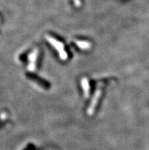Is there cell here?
I'll list each match as a JSON object with an SVG mask.
<instances>
[{
  "label": "cell",
  "instance_id": "obj_1",
  "mask_svg": "<svg viewBox=\"0 0 149 150\" xmlns=\"http://www.w3.org/2000/svg\"><path fill=\"white\" fill-rule=\"evenodd\" d=\"M47 39L48 40V41L50 42V44H52L56 50H58L59 53V56H60V58L63 60L67 59V53L64 50V46L63 45V44H61L60 42L57 41L54 38L50 37H47Z\"/></svg>",
  "mask_w": 149,
  "mask_h": 150
},
{
  "label": "cell",
  "instance_id": "obj_2",
  "mask_svg": "<svg viewBox=\"0 0 149 150\" xmlns=\"http://www.w3.org/2000/svg\"><path fill=\"white\" fill-rule=\"evenodd\" d=\"M100 93H101V91H99V90H97V91L96 92V94H95L94 98L93 101H92V102H91V105L90 106V107H89V110H88V114H90V115H91L92 113H93L95 106H96V105H97V101H98L100 95Z\"/></svg>",
  "mask_w": 149,
  "mask_h": 150
},
{
  "label": "cell",
  "instance_id": "obj_3",
  "mask_svg": "<svg viewBox=\"0 0 149 150\" xmlns=\"http://www.w3.org/2000/svg\"><path fill=\"white\" fill-rule=\"evenodd\" d=\"M37 50H35L34 52L31 53L30 57V65H29V70H34L35 69V62H36V59H37Z\"/></svg>",
  "mask_w": 149,
  "mask_h": 150
},
{
  "label": "cell",
  "instance_id": "obj_4",
  "mask_svg": "<svg viewBox=\"0 0 149 150\" xmlns=\"http://www.w3.org/2000/svg\"><path fill=\"white\" fill-rule=\"evenodd\" d=\"M82 84H83V89L84 91V95L85 96H88L89 95V84L88 81H87L85 78L82 80Z\"/></svg>",
  "mask_w": 149,
  "mask_h": 150
},
{
  "label": "cell",
  "instance_id": "obj_5",
  "mask_svg": "<svg viewBox=\"0 0 149 150\" xmlns=\"http://www.w3.org/2000/svg\"><path fill=\"white\" fill-rule=\"evenodd\" d=\"M77 44L82 49H88L90 47L91 44L85 41H77Z\"/></svg>",
  "mask_w": 149,
  "mask_h": 150
}]
</instances>
